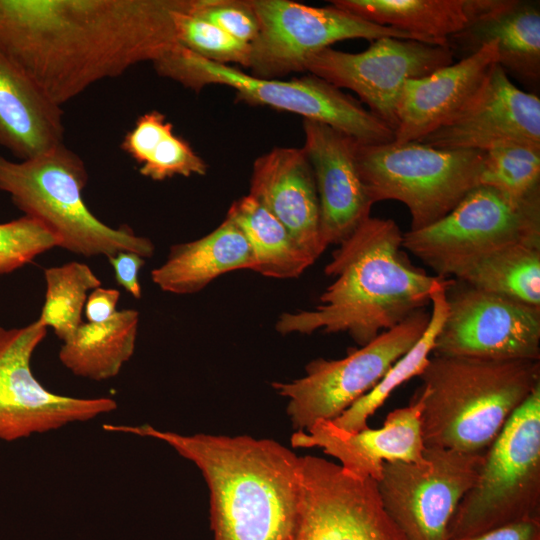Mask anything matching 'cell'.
I'll use <instances>...</instances> for the list:
<instances>
[{
  "label": "cell",
  "mask_w": 540,
  "mask_h": 540,
  "mask_svg": "<svg viewBox=\"0 0 540 540\" xmlns=\"http://www.w3.org/2000/svg\"><path fill=\"white\" fill-rule=\"evenodd\" d=\"M540 519V386L514 412L460 500L446 540Z\"/></svg>",
  "instance_id": "cell-7"
},
{
  "label": "cell",
  "mask_w": 540,
  "mask_h": 540,
  "mask_svg": "<svg viewBox=\"0 0 540 540\" xmlns=\"http://www.w3.org/2000/svg\"><path fill=\"white\" fill-rule=\"evenodd\" d=\"M302 147L311 164L325 245L340 244L367 218L373 206L360 177L352 137L320 122L303 119Z\"/></svg>",
  "instance_id": "cell-18"
},
{
  "label": "cell",
  "mask_w": 540,
  "mask_h": 540,
  "mask_svg": "<svg viewBox=\"0 0 540 540\" xmlns=\"http://www.w3.org/2000/svg\"><path fill=\"white\" fill-rule=\"evenodd\" d=\"M418 142L441 149L485 151L503 142L540 148V98L513 84L497 62L467 104Z\"/></svg>",
  "instance_id": "cell-17"
},
{
  "label": "cell",
  "mask_w": 540,
  "mask_h": 540,
  "mask_svg": "<svg viewBox=\"0 0 540 540\" xmlns=\"http://www.w3.org/2000/svg\"><path fill=\"white\" fill-rule=\"evenodd\" d=\"M255 267L253 252L241 229L228 217L209 234L171 246L166 261L151 272L165 292L193 294L219 276Z\"/></svg>",
  "instance_id": "cell-24"
},
{
  "label": "cell",
  "mask_w": 540,
  "mask_h": 540,
  "mask_svg": "<svg viewBox=\"0 0 540 540\" xmlns=\"http://www.w3.org/2000/svg\"><path fill=\"white\" fill-rule=\"evenodd\" d=\"M515 244H540V195L516 198L486 185L434 224L403 233V248L445 279Z\"/></svg>",
  "instance_id": "cell-9"
},
{
  "label": "cell",
  "mask_w": 540,
  "mask_h": 540,
  "mask_svg": "<svg viewBox=\"0 0 540 540\" xmlns=\"http://www.w3.org/2000/svg\"><path fill=\"white\" fill-rule=\"evenodd\" d=\"M425 462H385L382 505L408 540H446L448 524L476 481L485 455L425 448Z\"/></svg>",
  "instance_id": "cell-12"
},
{
  "label": "cell",
  "mask_w": 540,
  "mask_h": 540,
  "mask_svg": "<svg viewBox=\"0 0 540 540\" xmlns=\"http://www.w3.org/2000/svg\"><path fill=\"white\" fill-rule=\"evenodd\" d=\"M454 279L540 308V244L504 247L478 260Z\"/></svg>",
  "instance_id": "cell-29"
},
{
  "label": "cell",
  "mask_w": 540,
  "mask_h": 540,
  "mask_svg": "<svg viewBox=\"0 0 540 540\" xmlns=\"http://www.w3.org/2000/svg\"><path fill=\"white\" fill-rule=\"evenodd\" d=\"M47 334L37 320L21 328L0 327V440L13 442L117 409L110 397L78 398L46 389L31 359Z\"/></svg>",
  "instance_id": "cell-15"
},
{
  "label": "cell",
  "mask_w": 540,
  "mask_h": 540,
  "mask_svg": "<svg viewBox=\"0 0 540 540\" xmlns=\"http://www.w3.org/2000/svg\"><path fill=\"white\" fill-rule=\"evenodd\" d=\"M87 181L84 162L63 143L20 162L0 154V190L24 216L47 227L58 247L85 257L108 259L121 251L151 257L155 247L150 239L125 225L109 227L88 209L82 195Z\"/></svg>",
  "instance_id": "cell-5"
},
{
  "label": "cell",
  "mask_w": 540,
  "mask_h": 540,
  "mask_svg": "<svg viewBox=\"0 0 540 540\" xmlns=\"http://www.w3.org/2000/svg\"><path fill=\"white\" fill-rule=\"evenodd\" d=\"M324 272L333 278L310 310L282 313L278 333H347L359 346L431 304L448 279L415 266L393 219L369 217L336 250Z\"/></svg>",
  "instance_id": "cell-2"
},
{
  "label": "cell",
  "mask_w": 540,
  "mask_h": 540,
  "mask_svg": "<svg viewBox=\"0 0 540 540\" xmlns=\"http://www.w3.org/2000/svg\"><path fill=\"white\" fill-rule=\"evenodd\" d=\"M330 3L372 23L395 28L432 45L462 31L479 0H334Z\"/></svg>",
  "instance_id": "cell-25"
},
{
  "label": "cell",
  "mask_w": 540,
  "mask_h": 540,
  "mask_svg": "<svg viewBox=\"0 0 540 540\" xmlns=\"http://www.w3.org/2000/svg\"><path fill=\"white\" fill-rule=\"evenodd\" d=\"M44 278L45 300L37 321L64 343L83 323L88 293L100 287L101 280L87 264L76 261L46 268Z\"/></svg>",
  "instance_id": "cell-31"
},
{
  "label": "cell",
  "mask_w": 540,
  "mask_h": 540,
  "mask_svg": "<svg viewBox=\"0 0 540 540\" xmlns=\"http://www.w3.org/2000/svg\"><path fill=\"white\" fill-rule=\"evenodd\" d=\"M429 320L430 313L419 310L368 344L349 349L341 359H314L306 365L303 377L273 382V389L288 399L293 427L306 431L320 421L337 418L418 342Z\"/></svg>",
  "instance_id": "cell-10"
},
{
  "label": "cell",
  "mask_w": 540,
  "mask_h": 540,
  "mask_svg": "<svg viewBox=\"0 0 540 540\" xmlns=\"http://www.w3.org/2000/svg\"><path fill=\"white\" fill-rule=\"evenodd\" d=\"M120 292L116 289L97 287L86 300L84 314L87 322L100 323L108 320L117 312Z\"/></svg>",
  "instance_id": "cell-38"
},
{
  "label": "cell",
  "mask_w": 540,
  "mask_h": 540,
  "mask_svg": "<svg viewBox=\"0 0 540 540\" xmlns=\"http://www.w3.org/2000/svg\"><path fill=\"white\" fill-rule=\"evenodd\" d=\"M250 3L259 32L250 44L249 68L260 78L303 72L312 55L342 40L393 37L426 43L414 34L372 23L332 4L314 7L289 0Z\"/></svg>",
  "instance_id": "cell-11"
},
{
  "label": "cell",
  "mask_w": 540,
  "mask_h": 540,
  "mask_svg": "<svg viewBox=\"0 0 540 540\" xmlns=\"http://www.w3.org/2000/svg\"><path fill=\"white\" fill-rule=\"evenodd\" d=\"M195 0L176 17L178 43L197 55L220 64L249 68L251 45L235 39L216 25L192 13Z\"/></svg>",
  "instance_id": "cell-33"
},
{
  "label": "cell",
  "mask_w": 540,
  "mask_h": 540,
  "mask_svg": "<svg viewBox=\"0 0 540 540\" xmlns=\"http://www.w3.org/2000/svg\"><path fill=\"white\" fill-rule=\"evenodd\" d=\"M431 355L540 360V308L449 278Z\"/></svg>",
  "instance_id": "cell-13"
},
{
  "label": "cell",
  "mask_w": 540,
  "mask_h": 540,
  "mask_svg": "<svg viewBox=\"0 0 540 540\" xmlns=\"http://www.w3.org/2000/svg\"><path fill=\"white\" fill-rule=\"evenodd\" d=\"M226 217L243 232L253 252V271L270 278H297L314 262L286 228L255 198L246 195L230 206Z\"/></svg>",
  "instance_id": "cell-27"
},
{
  "label": "cell",
  "mask_w": 540,
  "mask_h": 540,
  "mask_svg": "<svg viewBox=\"0 0 540 540\" xmlns=\"http://www.w3.org/2000/svg\"><path fill=\"white\" fill-rule=\"evenodd\" d=\"M121 148L140 165L139 173L154 181L207 173L206 162L174 133L166 116L156 110L138 117L124 136Z\"/></svg>",
  "instance_id": "cell-28"
},
{
  "label": "cell",
  "mask_w": 540,
  "mask_h": 540,
  "mask_svg": "<svg viewBox=\"0 0 540 540\" xmlns=\"http://www.w3.org/2000/svg\"><path fill=\"white\" fill-rule=\"evenodd\" d=\"M421 411V401L412 397L408 406L390 412L380 428L347 432L331 421H320L293 433L290 442L294 448H321L347 474L377 482L385 462H425Z\"/></svg>",
  "instance_id": "cell-19"
},
{
  "label": "cell",
  "mask_w": 540,
  "mask_h": 540,
  "mask_svg": "<svg viewBox=\"0 0 540 540\" xmlns=\"http://www.w3.org/2000/svg\"><path fill=\"white\" fill-rule=\"evenodd\" d=\"M191 0H0V52L61 107L179 45Z\"/></svg>",
  "instance_id": "cell-1"
},
{
  "label": "cell",
  "mask_w": 540,
  "mask_h": 540,
  "mask_svg": "<svg viewBox=\"0 0 540 540\" xmlns=\"http://www.w3.org/2000/svg\"><path fill=\"white\" fill-rule=\"evenodd\" d=\"M103 428L163 441L200 469L210 491L214 540H292L299 511L301 460L275 440L184 435L149 424Z\"/></svg>",
  "instance_id": "cell-3"
},
{
  "label": "cell",
  "mask_w": 540,
  "mask_h": 540,
  "mask_svg": "<svg viewBox=\"0 0 540 540\" xmlns=\"http://www.w3.org/2000/svg\"><path fill=\"white\" fill-rule=\"evenodd\" d=\"M61 107L0 52V147L27 160L62 144Z\"/></svg>",
  "instance_id": "cell-23"
},
{
  "label": "cell",
  "mask_w": 540,
  "mask_h": 540,
  "mask_svg": "<svg viewBox=\"0 0 540 540\" xmlns=\"http://www.w3.org/2000/svg\"><path fill=\"white\" fill-rule=\"evenodd\" d=\"M485 151L441 149L418 141L356 148L357 166L373 203L401 202L410 230L442 219L479 185Z\"/></svg>",
  "instance_id": "cell-8"
},
{
  "label": "cell",
  "mask_w": 540,
  "mask_h": 540,
  "mask_svg": "<svg viewBox=\"0 0 540 540\" xmlns=\"http://www.w3.org/2000/svg\"><path fill=\"white\" fill-rule=\"evenodd\" d=\"M192 13L244 43L251 44L259 32L250 0H195Z\"/></svg>",
  "instance_id": "cell-35"
},
{
  "label": "cell",
  "mask_w": 540,
  "mask_h": 540,
  "mask_svg": "<svg viewBox=\"0 0 540 540\" xmlns=\"http://www.w3.org/2000/svg\"><path fill=\"white\" fill-rule=\"evenodd\" d=\"M453 540H540V519L511 523L475 536Z\"/></svg>",
  "instance_id": "cell-37"
},
{
  "label": "cell",
  "mask_w": 540,
  "mask_h": 540,
  "mask_svg": "<svg viewBox=\"0 0 540 540\" xmlns=\"http://www.w3.org/2000/svg\"><path fill=\"white\" fill-rule=\"evenodd\" d=\"M497 62V44L492 41L425 77L407 80L397 107L394 141H420L450 121L478 91Z\"/></svg>",
  "instance_id": "cell-22"
},
{
  "label": "cell",
  "mask_w": 540,
  "mask_h": 540,
  "mask_svg": "<svg viewBox=\"0 0 540 540\" xmlns=\"http://www.w3.org/2000/svg\"><path fill=\"white\" fill-rule=\"evenodd\" d=\"M495 41L498 64L509 77L531 88L540 81L539 1L479 0L469 24L447 39L454 58L463 59Z\"/></svg>",
  "instance_id": "cell-21"
},
{
  "label": "cell",
  "mask_w": 540,
  "mask_h": 540,
  "mask_svg": "<svg viewBox=\"0 0 540 540\" xmlns=\"http://www.w3.org/2000/svg\"><path fill=\"white\" fill-rule=\"evenodd\" d=\"M249 195L288 231L298 247L315 262L325 245L311 164L303 148L276 147L253 163Z\"/></svg>",
  "instance_id": "cell-20"
},
{
  "label": "cell",
  "mask_w": 540,
  "mask_h": 540,
  "mask_svg": "<svg viewBox=\"0 0 540 540\" xmlns=\"http://www.w3.org/2000/svg\"><path fill=\"white\" fill-rule=\"evenodd\" d=\"M138 323L139 313L133 309L117 311L104 322H83L62 344L59 360L75 376L111 379L134 353Z\"/></svg>",
  "instance_id": "cell-26"
},
{
  "label": "cell",
  "mask_w": 540,
  "mask_h": 540,
  "mask_svg": "<svg viewBox=\"0 0 540 540\" xmlns=\"http://www.w3.org/2000/svg\"><path fill=\"white\" fill-rule=\"evenodd\" d=\"M479 185L516 198L540 195V148L503 142L485 150Z\"/></svg>",
  "instance_id": "cell-32"
},
{
  "label": "cell",
  "mask_w": 540,
  "mask_h": 540,
  "mask_svg": "<svg viewBox=\"0 0 540 540\" xmlns=\"http://www.w3.org/2000/svg\"><path fill=\"white\" fill-rule=\"evenodd\" d=\"M301 460L297 523L292 540H408L385 511L373 479L347 474L339 464Z\"/></svg>",
  "instance_id": "cell-16"
},
{
  "label": "cell",
  "mask_w": 540,
  "mask_h": 540,
  "mask_svg": "<svg viewBox=\"0 0 540 540\" xmlns=\"http://www.w3.org/2000/svg\"><path fill=\"white\" fill-rule=\"evenodd\" d=\"M58 245L56 236L33 218L23 215L0 223V276L23 267Z\"/></svg>",
  "instance_id": "cell-34"
},
{
  "label": "cell",
  "mask_w": 540,
  "mask_h": 540,
  "mask_svg": "<svg viewBox=\"0 0 540 540\" xmlns=\"http://www.w3.org/2000/svg\"><path fill=\"white\" fill-rule=\"evenodd\" d=\"M115 276V281L136 299L142 296L138 274L145 264V258L131 251H121L108 258Z\"/></svg>",
  "instance_id": "cell-36"
},
{
  "label": "cell",
  "mask_w": 540,
  "mask_h": 540,
  "mask_svg": "<svg viewBox=\"0 0 540 540\" xmlns=\"http://www.w3.org/2000/svg\"><path fill=\"white\" fill-rule=\"evenodd\" d=\"M447 285L448 283L433 293L430 320L418 342L393 364L369 392L331 421L337 428L347 432H357L367 428L368 419L380 408L389 395L404 382L418 376L424 369L446 316L445 290Z\"/></svg>",
  "instance_id": "cell-30"
},
{
  "label": "cell",
  "mask_w": 540,
  "mask_h": 540,
  "mask_svg": "<svg viewBox=\"0 0 540 540\" xmlns=\"http://www.w3.org/2000/svg\"><path fill=\"white\" fill-rule=\"evenodd\" d=\"M418 377L424 447L485 455L540 386V360L432 355Z\"/></svg>",
  "instance_id": "cell-4"
},
{
  "label": "cell",
  "mask_w": 540,
  "mask_h": 540,
  "mask_svg": "<svg viewBox=\"0 0 540 540\" xmlns=\"http://www.w3.org/2000/svg\"><path fill=\"white\" fill-rule=\"evenodd\" d=\"M152 64L160 76L194 91L212 84L228 86L238 100L326 124L363 145L395 139L394 131L360 101L312 74L291 80L260 78L207 60L181 45Z\"/></svg>",
  "instance_id": "cell-6"
},
{
  "label": "cell",
  "mask_w": 540,
  "mask_h": 540,
  "mask_svg": "<svg viewBox=\"0 0 540 540\" xmlns=\"http://www.w3.org/2000/svg\"><path fill=\"white\" fill-rule=\"evenodd\" d=\"M454 62L447 45L382 37L358 53L331 47L312 55L305 71L355 92L360 102L395 133L397 107L407 80L425 77Z\"/></svg>",
  "instance_id": "cell-14"
}]
</instances>
